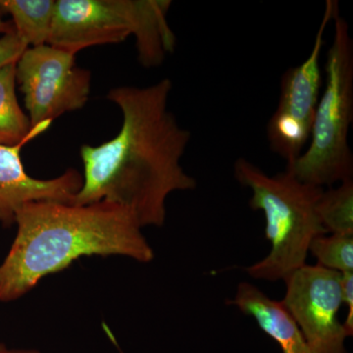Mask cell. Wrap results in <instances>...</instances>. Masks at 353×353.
I'll list each match as a JSON object with an SVG mask.
<instances>
[{
  "label": "cell",
  "mask_w": 353,
  "mask_h": 353,
  "mask_svg": "<svg viewBox=\"0 0 353 353\" xmlns=\"http://www.w3.org/2000/svg\"><path fill=\"white\" fill-rule=\"evenodd\" d=\"M309 252L324 268L341 274L353 272V234H322L312 241Z\"/></svg>",
  "instance_id": "5bb4252c"
},
{
  "label": "cell",
  "mask_w": 353,
  "mask_h": 353,
  "mask_svg": "<svg viewBox=\"0 0 353 353\" xmlns=\"http://www.w3.org/2000/svg\"><path fill=\"white\" fill-rule=\"evenodd\" d=\"M334 32L326 62V88L318 101L310 145L285 170L317 187L352 180L348 134L353 118V43L350 27L334 14Z\"/></svg>",
  "instance_id": "5b68a950"
},
{
  "label": "cell",
  "mask_w": 353,
  "mask_h": 353,
  "mask_svg": "<svg viewBox=\"0 0 353 353\" xmlns=\"http://www.w3.org/2000/svg\"><path fill=\"white\" fill-rule=\"evenodd\" d=\"M170 79L146 88L120 87L108 99L122 111L117 136L99 145H83V185L77 205L110 202L129 211L141 228L162 227L173 192L196 189L181 159L190 141L169 110Z\"/></svg>",
  "instance_id": "6da1fadb"
},
{
  "label": "cell",
  "mask_w": 353,
  "mask_h": 353,
  "mask_svg": "<svg viewBox=\"0 0 353 353\" xmlns=\"http://www.w3.org/2000/svg\"><path fill=\"white\" fill-rule=\"evenodd\" d=\"M234 178L250 188V206L264 213L266 238L271 250L265 259L246 268L248 275L259 280L284 281L306 264L311 243L327 233L317 214L323 188L301 182L285 170L269 176L252 162L239 158Z\"/></svg>",
  "instance_id": "3957f363"
},
{
  "label": "cell",
  "mask_w": 353,
  "mask_h": 353,
  "mask_svg": "<svg viewBox=\"0 0 353 353\" xmlns=\"http://www.w3.org/2000/svg\"><path fill=\"white\" fill-rule=\"evenodd\" d=\"M317 214L327 233L353 234L352 180L324 190L318 201Z\"/></svg>",
  "instance_id": "4fadbf2b"
},
{
  "label": "cell",
  "mask_w": 353,
  "mask_h": 353,
  "mask_svg": "<svg viewBox=\"0 0 353 353\" xmlns=\"http://www.w3.org/2000/svg\"><path fill=\"white\" fill-rule=\"evenodd\" d=\"M51 124V121H46L32 127L27 138L18 145H0V223L3 226L15 224L18 211L29 202L74 203L82 188L83 175L76 169H68L61 176L50 180L34 178L25 170L21 150Z\"/></svg>",
  "instance_id": "9c48e42d"
},
{
  "label": "cell",
  "mask_w": 353,
  "mask_h": 353,
  "mask_svg": "<svg viewBox=\"0 0 353 353\" xmlns=\"http://www.w3.org/2000/svg\"><path fill=\"white\" fill-rule=\"evenodd\" d=\"M231 304L254 318L259 328L278 343L283 353H310L303 334L282 301L271 299L256 285L241 283Z\"/></svg>",
  "instance_id": "30bf717a"
},
{
  "label": "cell",
  "mask_w": 353,
  "mask_h": 353,
  "mask_svg": "<svg viewBox=\"0 0 353 353\" xmlns=\"http://www.w3.org/2000/svg\"><path fill=\"white\" fill-rule=\"evenodd\" d=\"M11 34H16L12 22L11 21H4L0 15V38Z\"/></svg>",
  "instance_id": "e0dca14e"
},
{
  "label": "cell",
  "mask_w": 353,
  "mask_h": 353,
  "mask_svg": "<svg viewBox=\"0 0 353 353\" xmlns=\"http://www.w3.org/2000/svg\"><path fill=\"white\" fill-rule=\"evenodd\" d=\"M0 353H41L39 350H28V348L8 347L4 343H0Z\"/></svg>",
  "instance_id": "ac0fdd59"
},
{
  "label": "cell",
  "mask_w": 353,
  "mask_h": 353,
  "mask_svg": "<svg viewBox=\"0 0 353 353\" xmlns=\"http://www.w3.org/2000/svg\"><path fill=\"white\" fill-rule=\"evenodd\" d=\"M16 81L32 128L83 108L90 97L92 75L77 66L75 55L43 44L23 52L16 63Z\"/></svg>",
  "instance_id": "8992f818"
},
{
  "label": "cell",
  "mask_w": 353,
  "mask_h": 353,
  "mask_svg": "<svg viewBox=\"0 0 353 353\" xmlns=\"http://www.w3.org/2000/svg\"><path fill=\"white\" fill-rule=\"evenodd\" d=\"M338 7V2L327 1L310 54L303 63L288 70L282 79L277 109L269 121L267 136L271 150L284 158L287 165L301 157L310 139L322 83L319 61L323 39Z\"/></svg>",
  "instance_id": "52a82bcc"
},
{
  "label": "cell",
  "mask_w": 353,
  "mask_h": 353,
  "mask_svg": "<svg viewBox=\"0 0 353 353\" xmlns=\"http://www.w3.org/2000/svg\"><path fill=\"white\" fill-rule=\"evenodd\" d=\"M341 276L320 265L305 264L285 279L283 304L303 334L310 353H347V338L338 317Z\"/></svg>",
  "instance_id": "ba28073f"
},
{
  "label": "cell",
  "mask_w": 353,
  "mask_h": 353,
  "mask_svg": "<svg viewBox=\"0 0 353 353\" xmlns=\"http://www.w3.org/2000/svg\"><path fill=\"white\" fill-rule=\"evenodd\" d=\"M15 224V239L0 264L2 303L19 299L81 257L116 255L141 263L154 259L134 216L110 202H29L18 211Z\"/></svg>",
  "instance_id": "7a4b0ae2"
},
{
  "label": "cell",
  "mask_w": 353,
  "mask_h": 353,
  "mask_svg": "<svg viewBox=\"0 0 353 353\" xmlns=\"http://www.w3.org/2000/svg\"><path fill=\"white\" fill-rule=\"evenodd\" d=\"M54 6V0H0V15H10L16 34L36 48L48 44Z\"/></svg>",
  "instance_id": "8fae6325"
},
{
  "label": "cell",
  "mask_w": 353,
  "mask_h": 353,
  "mask_svg": "<svg viewBox=\"0 0 353 353\" xmlns=\"http://www.w3.org/2000/svg\"><path fill=\"white\" fill-rule=\"evenodd\" d=\"M170 0H57L48 44L76 55L90 46L136 39L139 61L159 66L175 50Z\"/></svg>",
  "instance_id": "277c9868"
},
{
  "label": "cell",
  "mask_w": 353,
  "mask_h": 353,
  "mask_svg": "<svg viewBox=\"0 0 353 353\" xmlns=\"http://www.w3.org/2000/svg\"><path fill=\"white\" fill-rule=\"evenodd\" d=\"M29 46L16 34H6L0 38V68L15 63Z\"/></svg>",
  "instance_id": "9a60e30c"
},
{
  "label": "cell",
  "mask_w": 353,
  "mask_h": 353,
  "mask_svg": "<svg viewBox=\"0 0 353 353\" xmlns=\"http://www.w3.org/2000/svg\"><path fill=\"white\" fill-rule=\"evenodd\" d=\"M341 288L343 303L347 304L348 309L347 319L343 323L348 338L353 334V272L341 274Z\"/></svg>",
  "instance_id": "2e32d148"
},
{
  "label": "cell",
  "mask_w": 353,
  "mask_h": 353,
  "mask_svg": "<svg viewBox=\"0 0 353 353\" xmlns=\"http://www.w3.org/2000/svg\"><path fill=\"white\" fill-rule=\"evenodd\" d=\"M16 63L0 68V145H18L32 129L16 95Z\"/></svg>",
  "instance_id": "7c38bea8"
}]
</instances>
